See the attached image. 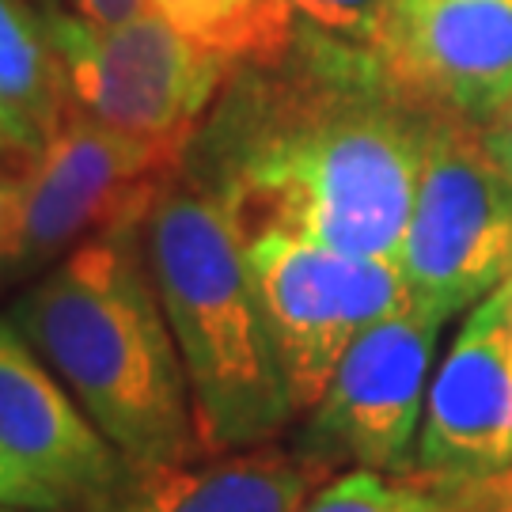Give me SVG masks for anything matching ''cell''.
<instances>
[{"label":"cell","instance_id":"1","mask_svg":"<svg viewBox=\"0 0 512 512\" xmlns=\"http://www.w3.org/2000/svg\"><path fill=\"white\" fill-rule=\"evenodd\" d=\"M429 122L368 46L300 23L277 61L232 69L183 175L243 243L289 232L399 262Z\"/></svg>","mask_w":512,"mask_h":512},{"label":"cell","instance_id":"2","mask_svg":"<svg viewBox=\"0 0 512 512\" xmlns=\"http://www.w3.org/2000/svg\"><path fill=\"white\" fill-rule=\"evenodd\" d=\"M8 319L133 467L209 456L141 228L73 247Z\"/></svg>","mask_w":512,"mask_h":512},{"label":"cell","instance_id":"3","mask_svg":"<svg viewBox=\"0 0 512 512\" xmlns=\"http://www.w3.org/2000/svg\"><path fill=\"white\" fill-rule=\"evenodd\" d=\"M141 247L183 353L205 452L277 444L296 410L236 224L179 175L148 209Z\"/></svg>","mask_w":512,"mask_h":512},{"label":"cell","instance_id":"4","mask_svg":"<svg viewBox=\"0 0 512 512\" xmlns=\"http://www.w3.org/2000/svg\"><path fill=\"white\" fill-rule=\"evenodd\" d=\"M399 270L410 300L444 323L512 277V183L475 122H429Z\"/></svg>","mask_w":512,"mask_h":512},{"label":"cell","instance_id":"5","mask_svg":"<svg viewBox=\"0 0 512 512\" xmlns=\"http://www.w3.org/2000/svg\"><path fill=\"white\" fill-rule=\"evenodd\" d=\"M69 99L95 122L145 141L190 148L232 65L194 46L152 12L126 23H88L73 8H46Z\"/></svg>","mask_w":512,"mask_h":512},{"label":"cell","instance_id":"6","mask_svg":"<svg viewBox=\"0 0 512 512\" xmlns=\"http://www.w3.org/2000/svg\"><path fill=\"white\" fill-rule=\"evenodd\" d=\"M243 255L296 414L323 399L361 330L410 304L391 258H357L289 232L247 239Z\"/></svg>","mask_w":512,"mask_h":512},{"label":"cell","instance_id":"7","mask_svg":"<svg viewBox=\"0 0 512 512\" xmlns=\"http://www.w3.org/2000/svg\"><path fill=\"white\" fill-rule=\"evenodd\" d=\"M440 327V315L410 300L361 330L323 399L308 410L293 448L327 463L334 475L349 467L414 475Z\"/></svg>","mask_w":512,"mask_h":512},{"label":"cell","instance_id":"8","mask_svg":"<svg viewBox=\"0 0 512 512\" xmlns=\"http://www.w3.org/2000/svg\"><path fill=\"white\" fill-rule=\"evenodd\" d=\"M183 164L186 148L103 126L69 99L23 202L19 270L65 258L88 239L141 228L156 198L183 175Z\"/></svg>","mask_w":512,"mask_h":512},{"label":"cell","instance_id":"9","mask_svg":"<svg viewBox=\"0 0 512 512\" xmlns=\"http://www.w3.org/2000/svg\"><path fill=\"white\" fill-rule=\"evenodd\" d=\"M512 467V277L482 296L429 380L414 475L459 490Z\"/></svg>","mask_w":512,"mask_h":512},{"label":"cell","instance_id":"10","mask_svg":"<svg viewBox=\"0 0 512 512\" xmlns=\"http://www.w3.org/2000/svg\"><path fill=\"white\" fill-rule=\"evenodd\" d=\"M372 54L418 110L486 126L512 99V0H391Z\"/></svg>","mask_w":512,"mask_h":512},{"label":"cell","instance_id":"11","mask_svg":"<svg viewBox=\"0 0 512 512\" xmlns=\"http://www.w3.org/2000/svg\"><path fill=\"white\" fill-rule=\"evenodd\" d=\"M0 448L61 490L76 512L107 509L133 478V463L8 315L0 319Z\"/></svg>","mask_w":512,"mask_h":512},{"label":"cell","instance_id":"12","mask_svg":"<svg viewBox=\"0 0 512 512\" xmlns=\"http://www.w3.org/2000/svg\"><path fill=\"white\" fill-rule=\"evenodd\" d=\"M334 475L300 448L213 452L190 463L133 467L122 494L99 512H300Z\"/></svg>","mask_w":512,"mask_h":512},{"label":"cell","instance_id":"13","mask_svg":"<svg viewBox=\"0 0 512 512\" xmlns=\"http://www.w3.org/2000/svg\"><path fill=\"white\" fill-rule=\"evenodd\" d=\"M145 12L232 69L277 61L300 31L289 0H145Z\"/></svg>","mask_w":512,"mask_h":512},{"label":"cell","instance_id":"14","mask_svg":"<svg viewBox=\"0 0 512 512\" xmlns=\"http://www.w3.org/2000/svg\"><path fill=\"white\" fill-rule=\"evenodd\" d=\"M65 107L69 84L46 8L31 0H0V114L27 118L50 133Z\"/></svg>","mask_w":512,"mask_h":512},{"label":"cell","instance_id":"15","mask_svg":"<svg viewBox=\"0 0 512 512\" xmlns=\"http://www.w3.org/2000/svg\"><path fill=\"white\" fill-rule=\"evenodd\" d=\"M300 512H467L456 494L429 486L418 475H384L349 467L330 475Z\"/></svg>","mask_w":512,"mask_h":512},{"label":"cell","instance_id":"16","mask_svg":"<svg viewBox=\"0 0 512 512\" xmlns=\"http://www.w3.org/2000/svg\"><path fill=\"white\" fill-rule=\"evenodd\" d=\"M300 23L357 46H376L391 0H289Z\"/></svg>","mask_w":512,"mask_h":512},{"label":"cell","instance_id":"17","mask_svg":"<svg viewBox=\"0 0 512 512\" xmlns=\"http://www.w3.org/2000/svg\"><path fill=\"white\" fill-rule=\"evenodd\" d=\"M0 505L4 509H31V512H76L73 501L54 490L50 482L31 475L19 459L0 448Z\"/></svg>","mask_w":512,"mask_h":512},{"label":"cell","instance_id":"18","mask_svg":"<svg viewBox=\"0 0 512 512\" xmlns=\"http://www.w3.org/2000/svg\"><path fill=\"white\" fill-rule=\"evenodd\" d=\"M448 494H456V501L467 512H512V467H505L494 478L448 490Z\"/></svg>","mask_w":512,"mask_h":512},{"label":"cell","instance_id":"19","mask_svg":"<svg viewBox=\"0 0 512 512\" xmlns=\"http://www.w3.org/2000/svg\"><path fill=\"white\" fill-rule=\"evenodd\" d=\"M482 141L490 148L494 164L505 171V179L512 183V99L482 126Z\"/></svg>","mask_w":512,"mask_h":512},{"label":"cell","instance_id":"20","mask_svg":"<svg viewBox=\"0 0 512 512\" xmlns=\"http://www.w3.org/2000/svg\"><path fill=\"white\" fill-rule=\"evenodd\" d=\"M69 8L88 23L110 27V23H126L137 12H145V0H69Z\"/></svg>","mask_w":512,"mask_h":512},{"label":"cell","instance_id":"21","mask_svg":"<svg viewBox=\"0 0 512 512\" xmlns=\"http://www.w3.org/2000/svg\"><path fill=\"white\" fill-rule=\"evenodd\" d=\"M19 224H23V198L0 183V243L19 255Z\"/></svg>","mask_w":512,"mask_h":512},{"label":"cell","instance_id":"22","mask_svg":"<svg viewBox=\"0 0 512 512\" xmlns=\"http://www.w3.org/2000/svg\"><path fill=\"white\" fill-rule=\"evenodd\" d=\"M16 270H19V255L8 247V243H0V277L16 274Z\"/></svg>","mask_w":512,"mask_h":512},{"label":"cell","instance_id":"23","mask_svg":"<svg viewBox=\"0 0 512 512\" xmlns=\"http://www.w3.org/2000/svg\"><path fill=\"white\" fill-rule=\"evenodd\" d=\"M0 512H31V509H4V505H0Z\"/></svg>","mask_w":512,"mask_h":512}]
</instances>
